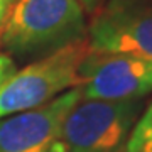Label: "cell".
Masks as SVG:
<instances>
[{"label":"cell","instance_id":"1","mask_svg":"<svg viewBox=\"0 0 152 152\" xmlns=\"http://www.w3.org/2000/svg\"><path fill=\"white\" fill-rule=\"evenodd\" d=\"M86 34L78 0H14L0 26V49L10 58L37 61L85 41Z\"/></svg>","mask_w":152,"mask_h":152},{"label":"cell","instance_id":"2","mask_svg":"<svg viewBox=\"0 0 152 152\" xmlns=\"http://www.w3.org/2000/svg\"><path fill=\"white\" fill-rule=\"evenodd\" d=\"M88 51V39H85L9 76L0 83V118L41 107L75 88L78 85V68Z\"/></svg>","mask_w":152,"mask_h":152},{"label":"cell","instance_id":"3","mask_svg":"<svg viewBox=\"0 0 152 152\" xmlns=\"http://www.w3.org/2000/svg\"><path fill=\"white\" fill-rule=\"evenodd\" d=\"M142 110V100L81 98L64 117L59 142L64 152H120Z\"/></svg>","mask_w":152,"mask_h":152},{"label":"cell","instance_id":"4","mask_svg":"<svg viewBox=\"0 0 152 152\" xmlns=\"http://www.w3.org/2000/svg\"><path fill=\"white\" fill-rule=\"evenodd\" d=\"M88 48L152 63V0H105L88 26Z\"/></svg>","mask_w":152,"mask_h":152},{"label":"cell","instance_id":"5","mask_svg":"<svg viewBox=\"0 0 152 152\" xmlns=\"http://www.w3.org/2000/svg\"><path fill=\"white\" fill-rule=\"evenodd\" d=\"M85 100H142L152 93V63L130 54L88 51L78 68Z\"/></svg>","mask_w":152,"mask_h":152},{"label":"cell","instance_id":"6","mask_svg":"<svg viewBox=\"0 0 152 152\" xmlns=\"http://www.w3.org/2000/svg\"><path fill=\"white\" fill-rule=\"evenodd\" d=\"M81 100L80 88H69L51 102L0 118V152H49L59 140L61 127Z\"/></svg>","mask_w":152,"mask_h":152},{"label":"cell","instance_id":"7","mask_svg":"<svg viewBox=\"0 0 152 152\" xmlns=\"http://www.w3.org/2000/svg\"><path fill=\"white\" fill-rule=\"evenodd\" d=\"M120 152H152V102L144 107Z\"/></svg>","mask_w":152,"mask_h":152},{"label":"cell","instance_id":"8","mask_svg":"<svg viewBox=\"0 0 152 152\" xmlns=\"http://www.w3.org/2000/svg\"><path fill=\"white\" fill-rule=\"evenodd\" d=\"M17 71L15 63L10 56H7L5 53H0V83L5 81L9 76H12Z\"/></svg>","mask_w":152,"mask_h":152},{"label":"cell","instance_id":"9","mask_svg":"<svg viewBox=\"0 0 152 152\" xmlns=\"http://www.w3.org/2000/svg\"><path fill=\"white\" fill-rule=\"evenodd\" d=\"M80 4H81V7L85 9V12H88V14H93V12L96 10L98 7L103 4L105 0H78Z\"/></svg>","mask_w":152,"mask_h":152},{"label":"cell","instance_id":"10","mask_svg":"<svg viewBox=\"0 0 152 152\" xmlns=\"http://www.w3.org/2000/svg\"><path fill=\"white\" fill-rule=\"evenodd\" d=\"M12 4H14V0H0V26H2V22H4Z\"/></svg>","mask_w":152,"mask_h":152}]
</instances>
